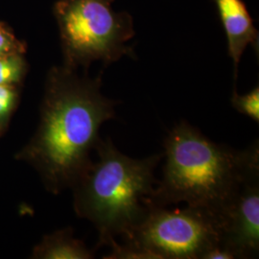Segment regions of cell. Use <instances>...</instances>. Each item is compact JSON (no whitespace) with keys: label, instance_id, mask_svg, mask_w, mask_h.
I'll list each match as a JSON object with an SVG mask.
<instances>
[{"label":"cell","instance_id":"1","mask_svg":"<svg viewBox=\"0 0 259 259\" xmlns=\"http://www.w3.org/2000/svg\"><path fill=\"white\" fill-rule=\"evenodd\" d=\"M162 178L143 204L167 206L185 202L214 215L218 222L242 183L259 172L258 140L236 150L206 138L182 120L163 141Z\"/></svg>","mask_w":259,"mask_h":259},{"label":"cell","instance_id":"2","mask_svg":"<svg viewBox=\"0 0 259 259\" xmlns=\"http://www.w3.org/2000/svg\"><path fill=\"white\" fill-rule=\"evenodd\" d=\"M101 76L80 79L70 68L49 77L35 154L55 188L76 183L91 165L89 154L101 140L103 123L115 117L118 101L101 93Z\"/></svg>","mask_w":259,"mask_h":259},{"label":"cell","instance_id":"3","mask_svg":"<svg viewBox=\"0 0 259 259\" xmlns=\"http://www.w3.org/2000/svg\"><path fill=\"white\" fill-rule=\"evenodd\" d=\"M98 161L91 163L76 181V209L93 223L99 232L98 246L116 237L128 238L143 219V198L153 193L155 170L163 153L133 158L121 153L110 138L96 146Z\"/></svg>","mask_w":259,"mask_h":259},{"label":"cell","instance_id":"4","mask_svg":"<svg viewBox=\"0 0 259 259\" xmlns=\"http://www.w3.org/2000/svg\"><path fill=\"white\" fill-rule=\"evenodd\" d=\"M114 0H59L54 7L67 68L88 66L95 61L105 66L128 56L136 59L127 42L135 36L134 19L115 12Z\"/></svg>","mask_w":259,"mask_h":259},{"label":"cell","instance_id":"5","mask_svg":"<svg viewBox=\"0 0 259 259\" xmlns=\"http://www.w3.org/2000/svg\"><path fill=\"white\" fill-rule=\"evenodd\" d=\"M143 219L124 242L152 253L156 259H204L220 245V229L211 213L187 205L169 210L144 203Z\"/></svg>","mask_w":259,"mask_h":259},{"label":"cell","instance_id":"6","mask_svg":"<svg viewBox=\"0 0 259 259\" xmlns=\"http://www.w3.org/2000/svg\"><path fill=\"white\" fill-rule=\"evenodd\" d=\"M220 245L234 259L259 254V172L248 177L219 218Z\"/></svg>","mask_w":259,"mask_h":259},{"label":"cell","instance_id":"7","mask_svg":"<svg viewBox=\"0 0 259 259\" xmlns=\"http://www.w3.org/2000/svg\"><path fill=\"white\" fill-rule=\"evenodd\" d=\"M228 40V52L234 65V79L245 49L249 46L258 54V31L243 0H213Z\"/></svg>","mask_w":259,"mask_h":259},{"label":"cell","instance_id":"8","mask_svg":"<svg viewBox=\"0 0 259 259\" xmlns=\"http://www.w3.org/2000/svg\"><path fill=\"white\" fill-rule=\"evenodd\" d=\"M38 254L42 258H93V252L82 242L73 239L69 233L58 232L45 241Z\"/></svg>","mask_w":259,"mask_h":259},{"label":"cell","instance_id":"9","mask_svg":"<svg viewBox=\"0 0 259 259\" xmlns=\"http://www.w3.org/2000/svg\"><path fill=\"white\" fill-rule=\"evenodd\" d=\"M232 106L235 111L241 114L250 117V119L259 123V87H254L250 92L240 95L234 88L232 93Z\"/></svg>","mask_w":259,"mask_h":259},{"label":"cell","instance_id":"10","mask_svg":"<svg viewBox=\"0 0 259 259\" xmlns=\"http://www.w3.org/2000/svg\"><path fill=\"white\" fill-rule=\"evenodd\" d=\"M23 69V60L18 53L0 57V84H12L19 82Z\"/></svg>","mask_w":259,"mask_h":259},{"label":"cell","instance_id":"11","mask_svg":"<svg viewBox=\"0 0 259 259\" xmlns=\"http://www.w3.org/2000/svg\"><path fill=\"white\" fill-rule=\"evenodd\" d=\"M111 252L104 258L107 259H156L155 256L146 250H142L128 242L123 244L114 240L109 245Z\"/></svg>","mask_w":259,"mask_h":259},{"label":"cell","instance_id":"12","mask_svg":"<svg viewBox=\"0 0 259 259\" xmlns=\"http://www.w3.org/2000/svg\"><path fill=\"white\" fill-rule=\"evenodd\" d=\"M16 93L11 84H0V120L5 119L15 104Z\"/></svg>","mask_w":259,"mask_h":259},{"label":"cell","instance_id":"13","mask_svg":"<svg viewBox=\"0 0 259 259\" xmlns=\"http://www.w3.org/2000/svg\"><path fill=\"white\" fill-rule=\"evenodd\" d=\"M17 48L16 37L3 23H0V57L17 53Z\"/></svg>","mask_w":259,"mask_h":259}]
</instances>
